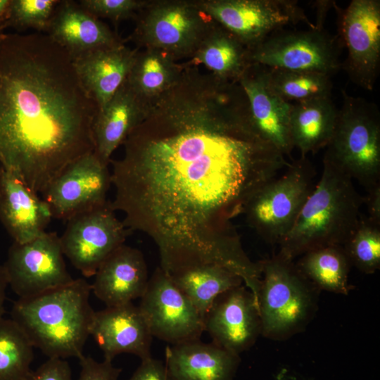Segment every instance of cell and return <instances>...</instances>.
<instances>
[{
    "mask_svg": "<svg viewBox=\"0 0 380 380\" xmlns=\"http://www.w3.org/2000/svg\"><path fill=\"white\" fill-rule=\"evenodd\" d=\"M112 161V209L130 232L156 245L160 267L170 274L203 264L222 266L251 290L260 262L244 251L233 220L251 196L289 163L233 115L208 120L141 122Z\"/></svg>",
    "mask_w": 380,
    "mask_h": 380,
    "instance_id": "6da1fadb",
    "label": "cell"
},
{
    "mask_svg": "<svg viewBox=\"0 0 380 380\" xmlns=\"http://www.w3.org/2000/svg\"><path fill=\"white\" fill-rule=\"evenodd\" d=\"M97 105L48 34H0V165L42 194L94 152Z\"/></svg>",
    "mask_w": 380,
    "mask_h": 380,
    "instance_id": "7a4b0ae2",
    "label": "cell"
},
{
    "mask_svg": "<svg viewBox=\"0 0 380 380\" xmlns=\"http://www.w3.org/2000/svg\"><path fill=\"white\" fill-rule=\"evenodd\" d=\"M91 286L82 278L26 298H18L11 319L34 348L48 358H81L90 336L95 311L90 305Z\"/></svg>",
    "mask_w": 380,
    "mask_h": 380,
    "instance_id": "3957f363",
    "label": "cell"
},
{
    "mask_svg": "<svg viewBox=\"0 0 380 380\" xmlns=\"http://www.w3.org/2000/svg\"><path fill=\"white\" fill-rule=\"evenodd\" d=\"M362 204L363 197L352 178L323 158L319 179L294 225L279 244L277 253L294 260L316 248L343 246L358 225Z\"/></svg>",
    "mask_w": 380,
    "mask_h": 380,
    "instance_id": "277c9868",
    "label": "cell"
},
{
    "mask_svg": "<svg viewBox=\"0 0 380 380\" xmlns=\"http://www.w3.org/2000/svg\"><path fill=\"white\" fill-rule=\"evenodd\" d=\"M260 261L257 303L262 336L286 340L304 331L314 319L320 291L302 274L293 260L277 253Z\"/></svg>",
    "mask_w": 380,
    "mask_h": 380,
    "instance_id": "5b68a950",
    "label": "cell"
},
{
    "mask_svg": "<svg viewBox=\"0 0 380 380\" xmlns=\"http://www.w3.org/2000/svg\"><path fill=\"white\" fill-rule=\"evenodd\" d=\"M342 104L324 157L367 192L380 185V113L376 104L341 89Z\"/></svg>",
    "mask_w": 380,
    "mask_h": 380,
    "instance_id": "8992f818",
    "label": "cell"
},
{
    "mask_svg": "<svg viewBox=\"0 0 380 380\" xmlns=\"http://www.w3.org/2000/svg\"><path fill=\"white\" fill-rule=\"evenodd\" d=\"M315 167L307 157L289 163L251 196L244 208L248 224L267 243L279 244L294 225L315 188Z\"/></svg>",
    "mask_w": 380,
    "mask_h": 380,
    "instance_id": "52a82bcc",
    "label": "cell"
},
{
    "mask_svg": "<svg viewBox=\"0 0 380 380\" xmlns=\"http://www.w3.org/2000/svg\"><path fill=\"white\" fill-rule=\"evenodd\" d=\"M341 37L324 29L277 30L248 49L252 64L332 76L341 68Z\"/></svg>",
    "mask_w": 380,
    "mask_h": 380,
    "instance_id": "ba28073f",
    "label": "cell"
},
{
    "mask_svg": "<svg viewBox=\"0 0 380 380\" xmlns=\"http://www.w3.org/2000/svg\"><path fill=\"white\" fill-rule=\"evenodd\" d=\"M129 233L108 201L68 219L60 241L64 256L84 277H91Z\"/></svg>",
    "mask_w": 380,
    "mask_h": 380,
    "instance_id": "9c48e42d",
    "label": "cell"
},
{
    "mask_svg": "<svg viewBox=\"0 0 380 380\" xmlns=\"http://www.w3.org/2000/svg\"><path fill=\"white\" fill-rule=\"evenodd\" d=\"M205 11L248 49L286 25H315L294 0H216Z\"/></svg>",
    "mask_w": 380,
    "mask_h": 380,
    "instance_id": "30bf717a",
    "label": "cell"
},
{
    "mask_svg": "<svg viewBox=\"0 0 380 380\" xmlns=\"http://www.w3.org/2000/svg\"><path fill=\"white\" fill-rule=\"evenodd\" d=\"M8 284L19 298L63 286L74 279L68 271L60 236L45 232L26 243L13 242L3 265Z\"/></svg>",
    "mask_w": 380,
    "mask_h": 380,
    "instance_id": "8fae6325",
    "label": "cell"
},
{
    "mask_svg": "<svg viewBox=\"0 0 380 380\" xmlns=\"http://www.w3.org/2000/svg\"><path fill=\"white\" fill-rule=\"evenodd\" d=\"M153 337L171 345L200 339L204 319L170 277L158 267L138 306Z\"/></svg>",
    "mask_w": 380,
    "mask_h": 380,
    "instance_id": "7c38bea8",
    "label": "cell"
},
{
    "mask_svg": "<svg viewBox=\"0 0 380 380\" xmlns=\"http://www.w3.org/2000/svg\"><path fill=\"white\" fill-rule=\"evenodd\" d=\"M334 6L348 51L343 68L353 83L372 91L380 67V1L353 0L343 10Z\"/></svg>",
    "mask_w": 380,
    "mask_h": 380,
    "instance_id": "4fadbf2b",
    "label": "cell"
},
{
    "mask_svg": "<svg viewBox=\"0 0 380 380\" xmlns=\"http://www.w3.org/2000/svg\"><path fill=\"white\" fill-rule=\"evenodd\" d=\"M111 184L108 165L94 152L70 164L42 194L52 217L68 220L83 211L106 204Z\"/></svg>",
    "mask_w": 380,
    "mask_h": 380,
    "instance_id": "5bb4252c",
    "label": "cell"
},
{
    "mask_svg": "<svg viewBox=\"0 0 380 380\" xmlns=\"http://www.w3.org/2000/svg\"><path fill=\"white\" fill-rule=\"evenodd\" d=\"M238 81L246 98V129L284 156H291L294 148L289 125L292 103L270 87L264 65L251 64Z\"/></svg>",
    "mask_w": 380,
    "mask_h": 380,
    "instance_id": "9a60e30c",
    "label": "cell"
},
{
    "mask_svg": "<svg viewBox=\"0 0 380 380\" xmlns=\"http://www.w3.org/2000/svg\"><path fill=\"white\" fill-rule=\"evenodd\" d=\"M203 319L212 342L239 355L262 336L256 300L243 284L219 295Z\"/></svg>",
    "mask_w": 380,
    "mask_h": 380,
    "instance_id": "2e32d148",
    "label": "cell"
},
{
    "mask_svg": "<svg viewBox=\"0 0 380 380\" xmlns=\"http://www.w3.org/2000/svg\"><path fill=\"white\" fill-rule=\"evenodd\" d=\"M90 336L103 351L105 360L112 361L121 353L137 355L141 360L151 357L153 336L132 302L95 312Z\"/></svg>",
    "mask_w": 380,
    "mask_h": 380,
    "instance_id": "e0dca14e",
    "label": "cell"
},
{
    "mask_svg": "<svg viewBox=\"0 0 380 380\" xmlns=\"http://www.w3.org/2000/svg\"><path fill=\"white\" fill-rule=\"evenodd\" d=\"M52 218L42 198L0 165V221L13 242L26 243L40 236Z\"/></svg>",
    "mask_w": 380,
    "mask_h": 380,
    "instance_id": "ac0fdd59",
    "label": "cell"
},
{
    "mask_svg": "<svg viewBox=\"0 0 380 380\" xmlns=\"http://www.w3.org/2000/svg\"><path fill=\"white\" fill-rule=\"evenodd\" d=\"M148 279L143 253L124 243L98 268L91 291L106 307L124 305L141 298Z\"/></svg>",
    "mask_w": 380,
    "mask_h": 380,
    "instance_id": "d6986e66",
    "label": "cell"
},
{
    "mask_svg": "<svg viewBox=\"0 0 380 380\" xmlns=\"http://www.w3.org/2000/svg\"><path fill=\"white\" fill-rule=\"evenodd\" d=\"M71 58L122 44L109 27L74 1H61L46 32Z\"/></svg>",
    "mask_w": 380,
    "mask_h": 380,
    "instance_id": "ffe728a7",
    "label": "cell"
},
{
    "mask_svg": "<svg viewBox=\"0 0 380 380\" xmlns=\"http://www.w3.org/2000/svg\"><path fill=\"white\" fill-rule=\"evenodd\" d=\"M165 365L175 380H232L239 355L200 339L166 346Z\"/></svg>",
    "mask_w": 380,
    "mask_h": 380,
    "instance_id": "44dd1931",
    "label": "cell"
},
{
    "mask_svg": "<svg viewBox=\"0 0 380 380\" xmlns=\"http://www.w3.org/2000/svg\"><path fill=\"white\" fill-rule=\"evenodd\" d=\"M137 54L123 44L93 50L72 58L84 87L102 109L123 84Z\"/></svg>",
    "mask_w": 380,
    "mask_h": 380,
    "instance_id": "7402d4cb",
    "label": "cell"
},
{
    "mask_svg": "<svg viewBox=\"0 0 380 380\" xmlns=\"http://www.w3.org/2000/svg\"><path fill=\"white\" fill-rule=\"evenodd\" d=\"M201 20L196 8L189 4L165 3L150 11L138 32L156 49L179 52L196 43L201 32Z\"/></svg>",
    "mask_w": 380,
    "mask_h": 380,
    "instance_id": "603a6c76",
    "label": "cell"
},
{
    "mask_svg": "<svg viewBox=\"0 0 380 380\" xmlns=\"http://www.w3.org/2000/svg\"><path fill=\"white\" fill-rule=\"evenodd\" d=\"M144 115L142 99L127 80L111 99L98 110L93 127L94 153L108 166L117 148L141 122Z\"/></svg>",
    "mask_w": 380,
    "mask_h": 380,
    "instance_id": "cb8c5ba5",
    "label": "cell"
},
{
    "mask_svg": "<svg viewBox=\"0 0 380 380\" xmlns=\"http://www.w3.org/2000/svg\"><path fill=\"white\" fill-rule=\"evenodd\" d=\"M338 111L331 97L291 104V136L301 157L326 148L334 131Z\"/></svg>",
    "mask_w": 380,
    "mask_h": 380,
    "instance_id": "d4e9b609",
    "label": "cell"
},
{
    "mask_svg": "<svg viewBox=\"0 0 380 380\" xmlns=\"http://www.w3.org/2000/svg\"><path fill=\"white\" fill-rule=\"evenodd\" d=\"M168 275L203 318L219 295L243 284L237 274L215 264L194 265Z\"/></svg>",
    "mask_w": 380,
    "mask_h": 380,
    "instance_id": "484cf974",
    "label": "cell"
},
{
    "mask_svg": "<svg viewBox=\"0 0 380 380\" xmlns=\"http://www.w3.org/2000/svg\"><path fill=\"white\" fill-rule=\"evenodd\" d=\"M296 263L302 274L319 291L348 295L351 264L343 246L334 245L310 251Z\"/></svg>",
    "mask_w": 380,
    "mask_h": 380,
    "instance_id": "4316f807",
    "label": "cell"
},
{
    "mask_svg": "<svg viewBox=\"0 0 380 380\" xmlns=\"http://www.w3.org/2000/svg\"><path fill=\"white\" fill-rule=\"evenodd\" d=\"M198 58L222 80H239L252 64L248 49L224 27L204 44Z\"/></svg>",
    "mask_w": 380,
    "mask_h": 380,
    "instance_id": "83f0119b",
    "label": "cell"
},
{
    "mask_svg": "<svg viewBox=\"0 0 380 380\" xmlns=\"http://www.w3.org/2000/svg\"><path fill=\"white\" fill-rule=\"evenodd\" d=\"M265 70L270 87L289 103L331 97L333 84L329 75L266 66Z\"/></svg>",
    "mask_w": 380,
    "mask_h": 380,
    "instance_id": "f1b7e54d",
    "label": "cell"
},
{
    "mask_svg": "<svg viewBox=\"0 0 380 380\" xmlns=\"http://www.w3.org/2000/svg\"><path fill=\"white\" fill-rule=\"evenodd\" d=\"M33 349L12 319L0 318V380H25L32 371Z\"/></svg>",
    "mask_w": 380,
    "mask_h": 380,
    "instance_id": "f546056e",
    "label": "cell"
},
{
    "mask_svg": "<svg viewBox=\"0 0 380 380\" xmlns=\"http://www.w3.org/2000/svg\"><path fill=\"white\" fill-rule=\"evenodd\" d=\"M173 79V66L167 56L156 49L137 56L127 81L142 99L166 89Z\"/></svg>",
    "mask_w": 380,
    "mask_h": 380,
    "instance_id": "4dcf8cb0",
    "label": "cell"
},
{
    "mask_svg": "<svg viewBox=\"0 0 380 380\" xmlns=\"http://www.w3.org/2000/svg\"><path fill=\"white\" fill-rule=\"evenodd\" d=\"M343 247L351 266L366 274L375 273L380 269V224L361 216Z\"/></svg>",
    "mask_w": 380,
    "mask_h": 380,
    "instance_id": "1f68e13d",
    "label": "cell"
},
{
    "mask_svg": "<svg viewBox=\"0 0 380 380\" xmlns=\"http://www.w3.org/2000/svg\"><path fill=\"white\" fill-rule=\"evenodd\" d=\"M58 0H11L4 30L32 28L47 32Z\"/></svg>",
    "mask_w": 380,
    "mask_h": 380,
    "instance_id": "d6a6232c",
    "label": "cell"
},
{
    "mask_svg": "<svg viewBox=\"0 0 380 380\" xmlns=\"http://www.w3.org/2000/svg\"><path fill=\"white\" fill-rule=\"evenodd\" d=\"M79 3L97 18L113 20L129 17L142 5V2L135 0H81Z\"/></svg>",
    "mask_w": 380,
    "mask_h": 380,
    "instance_id": "836d02e7",
    "label": "cell"
},
{
    "mask_svg": "<svg viewBox=\"0 0 380 380\" xmlns=\"http://www.w3.org/2000/svg\"><path fill=\"white\" fill-rule=\"evenodd\" d=\"M80 372L77 380H118L121 369L115 367L112 361L98 362L89 356L79 359Z\"/></svg>",
    "mask_w": 380,
    "mask_h": 380,
    "instance_id": "e575fe53",
    "label": "cell"
},
{
    "mask_svg": "<svg viewBox=\"0 0 380 380\" xmlns=\"http://www.w3.org/2000/svg\"><path fill=\"white\" fill-rule=\"evenodd\" d=\"M25 380H73L69 363L64 359L48 358Z\"/></svg>",
    "mask_w": 380,
    "mask_h": 380,
    "instance_id": "d590c367",
    "label": "cell"
},
{
    "mask_svg": "<svg viewBox=\"0 0 380 380\" xmlns=\"http://www.w3.org/2000/svg\"><path fill=\"white\" fill-rule=\"evenodd\" d=\"M129 380H175L165 363L152 357L142 360Z\"/></svg>",
    "mask_w": 380,
    "mask_h": 380,
    "instance_id": "8d00e7d4",
    "label": "cell"
},
{
    "mask_svg": "<svg viewBox=\"0 0 380 380\" xmlns=\"http://www.w3.org/2000/svg\"><path fill=\"white\" fill-rule=\"evenodd\" d=\"M366 204L368 216L371 221L380 224V185L367 192L363 197V203Z\"/></svg>",
    "mask_w": 380,
    "mask_h": 380,
    "instance_id": "74e56055",
    "label": "cell"
},
{
    "mask_svg": "<svg viewBox=\"0 0 380 380\" xmlns=\"http://www.w3.org/2000/svg\"><path fill=\"white\" fill-rule=\"evenodd\" d=\"M314 4L317 8L316 23L315 24V27L324 29L323 25L327 13L331 6H334V2L332 1H316Z\"/></svg>",
    "mask_w": 380,
    "mask_h": 380,
    "instance_id": "f35d334b",
    "label": "cell"
},
{
    "mask_svg": "<svg viewBox=\"0 0 380 380\" xmlns=\"http://www.w3.org/2000/svg\"><path fill=\"white\" fill-rule=\"evenodd\" d=\"M8 285L7 277L4 266L3 265H0V318L3 317L6 312L4 304L6 300V289Z\"/></svg>",
    "mask_w": 380,
    "mask_h": 380,
    "instance_id": "ab89813d",
    "label": "cell"
},
{
    "mask_svg": "<svg viewBox=\"0 0 380 380\" xmlns=\"http://www.w3.org/2000/svg\"><path fill=\"white\" fill-rule=\"evenodd\" d=\"M11 0H0V34L8 17Z\"/></svg>",
    "mask_w": 380,
    "mask_h": 380,
    "instance_id": "60d3db41",
    "label": "cell"
}]
</instances>
